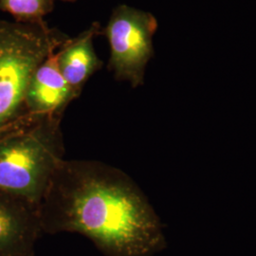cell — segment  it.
Instances as JSON below:
<instances>
[{
	"label": "cell",
	"instance_id": "cell-6",
	"mask_svg": "<svg viewBox=\"0 0 256 256\" xmlns=\"http://www.w3.org/2000/svg\"><path fill=\"white\" fill-rule=\"evenodd\" d=\"M56 52L50 55L30 78L26 94L30 116L63 117L66 106L79 97L61 74Z\"/></svg>",
	"mask_w": 256,
	"mask_h": 256
},
{
	"label": "cell",
	"instance_id": "cell-2",
	"mask_svg": "<svg viewBox=\"0 0 256 256\" xmlns=\"http://www.w3.org/2000/svg\"><path fill=\"white\" fill-rule=\"evenodd\" d=\"M61 119L32 117L0 135V190L39 205L64 160Z\"/></svg>",
	"mask_w": 256,
	"mask_h": 256
},
{
	"label": "cell",
	"instance_id": "cell-8",
	"mask_svg": "<svg viewBox=\"0 0 256 256\" xmlns=\"http://www.w3.org/2000/svg\"><path fill=\"white\" fill-rule=\"evenodd\" d=\"M54 0H0V10L8 12L16 22L41 24L52 12Z\"/></svg>",
	"mask_w": 256,
	"mask_h": 256
},
{
	"label": "cell",
	"instance_id": "cell-7",
	"mask_svg": "<svg viewBox=\"0 0 256 256\" xmlns=\"http://www.w3.org/2000/svg\"><path fill=\"white\" fill-rule=\"evenodd\" d=\"M101 30L100 24L94 22L78 36L68 38L56 52L61 74L79 96L86 82L102 66L93 46V40L101 34Z\"/></svg>",
	"mask_w": 256,
	"mask_h": 256
},
{
	"label": "cell",
	"instance_id": "cell-1",
	"mask_svg": "<svg viewBox=\"0 0 256 256\" xmlns=\"http://www.w3.org/2000/svg\"><path fill=\"white\" fill-rule=\"evenodd\" d=\"M43 232L88 238L106 256H154L166 248L146 196L119 168L63 160L38 205Z\"/></svg>",
	"mask_w": 256,
	"mask_h": 256
},
{
	"label": "cell",
	"instance_id": "cell-4",
	"mask_svg": "<svg viewBox=\"0 0 256 256\" xmlns=\"http://www.w3.org/2000/svg\"><path fill=\"white\" fill-rule=\"evenodd\" d=\"M158 28L155 16L128 5L113 10L102 30L110 48L108 70L118 81L132 88L142 86L147 64L154 55L153 36Z\"/></svg>",
	"mask_w": 256,
	"mask_h": 256
},
{
	"label": "cell",
	"instance_id": "cell-3",
	"mask_svg": "<svg viewBox=\"0 0 256 256\" xmlns=\"http://www.w3.org/2000/svg\"><path fill=\"white\" fill-rule=\"evenodd\" d=\"M66 39L46 22L25 24L0 19V135L32 117L26 108L30 78Z\"/></svg>",
	"mask_w": 256,
	"mask_h": 256
},
{
	"label": "cell",
	"instance_id": "cell-5",
	"mask_svg": "<svg viewBox=\"0 0 256 256\" xmlns=\"http://www.w3.org/2000/svg\"><path fill=\"white\" fill-rule=\"evenodd\" d=\"M42 234L38 205L0 190V256H34Z\"/></svg>",
	"mask_w": 256,
	"mask_h": 256
},
{
	"label": "cell",
	"instance_id": "cell-9",
	"mask_svg": "<svg viewBox=\"0 0 256 256\" xmlns=\"http://www.w3.org/2000/svg\"><path fill=\"white\" fill-rule=\"evenodd\" d=\"M61 1H66V2H74V1H76V0H61Z\"/></svg>",
	"mask_w": 256,
	"mask_h": 256
}]
</instances>
